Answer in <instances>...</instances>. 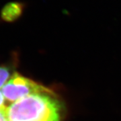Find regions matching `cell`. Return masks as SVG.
<instances>
[{
	"label": "cell",
	"mask_w": 121,
	"mask_h": 121,
	"mask_svg": "<svg viewBox=\"0 0 121 121\" xmlns=\"http://www.w3.org/2000/svg\"><path fill=\"white\" fill-rule=\"evenodd\" d=\"M0 121H9L6 113V106L0 107Z\"/></svg>",
	"instance_id": "obj_5"
},
{
	"label": "cell",
	"mask_w": 121,
	"mask_h": 121,
	"mask_svg": "<svg viewBox=\"0 0 121 121\" xmlns=\"http://www.w3.org/2000/svg\"><path fill=\"white\" fill-rule=\"evenodd\" d=\"M9 121H62L63 108L52 91L33 94L6 106Z\"/></svg>",
	"instance_id": "obj_1"
},
{
	"label": "cell",
	"mask_w": 121,
	"mask_h": 121,
	"mask_svg": "<svg viewBox=\"0 0 121 121\" xmlns=\"http://www.w3.org/2000/svg\"><path fill=\"white\" fill-rule=\"evenodd\" d=\"M4 106H7V105H6L4 97L2 94L1 91H0V107H4Z\"/></svg>",
	"instance_id": "obj_6"
},
{
	"label": "cell",
	"mask_w": 121,
	"mask_h": 121,
	"mask_svg": "<svg viewBox=\"0 0 121 121\" xmlns=\"http://www.w3.org/2000/svg\"><path fill=\"white\" fill-rule=\"evenodd\" d=\"M51 91L18 73L11 75L9 80L1 88V93L7 102L11 104L19 99L33 94Z\"/></svg>",
	"instance_id": "obj_2"
},
{
	"label": "cell",
	"mask_w": 121,
	"mask_h": 121,
	"mask_svg": "<svg viewBox=\"0 0 121 121\" xmlns=\"http://www.w3.org/2000/svg\"><path fill=\"white\" fill-rule=\"evenodd\" d=\"M10 77V70L8 67L0 66V89L4 87Z\"/></svg>",
	"instance_id": "obj_4"
},
{
	"label": "cell",
	"mask_w": 121,
	"mask_h": 121,
	"mask_svg": "<svg viewBox=\"0 0 121 121\" xmlns=\"http://www.w3.org/2000/svg\"><path fill=\"white\" fill-rule=\"evenodd\" d=\"M23 11V5L20 3H9L2 9L1 17L4 20L12 22L20 17Z\"/></svg>",
	"instance_id": "obj_3"
}]
</instances>
